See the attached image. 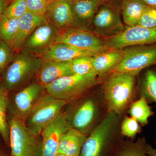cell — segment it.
I'll return each instance as SVG.
<instances>
[{
	"label": "cell",
	"instance_id": "1",
	"mask_svg": "<svg viewBox=\"0 0 156 156\" xmlns=\"http://www.w3.org/2000/svg\"><path fill=\"white\" fill-rule=\"evenodd\" d=\"M41 64L40 57L21 50L14 54L4 71L1 83L9 92L19 90L35 78Z\"/></svg>",
	"mask_w": 156,
	"mask_h": 156
},
{
	"label": "cell",
	"instance_id": "2",
	"mask_svg": "<svg viewBox=\"0 0 156 156\" xmlns=\"http://www.w3.org/2000/svg\"><path fill=\"white\" fill-rule=\"evenodd\" d=\"M117 115L112 112L108 114L90 132L84 142L80 156H111L114 150H118L113 140Z\"/></svg>",
	"mask_w": 156,
	"mask_h": 156
},
{
	"label": "cell",
	"instance_id": "3",
	"mask_svg": "<svg viewBox=\"0 0 156 156\" xmlns=\"http://www.w3.org/2000/svg\"><path fill=\"white\" fill-rule=\"evenodd\" d=\"M98 82V76L94 72L86 75L73 74L56 79L46 86V91L69 103L83 96Z\"/></svg>",
	"mask_w": 156,
	"mask_h": 156
},
{
	"label": "cell",
	"instance_id": "4",
	"mask_svg": "<svg viewBox=\"0 0 156 156\" xmlns=\"http://www.w3.org/2000/svg\"><path fill=\"white\" fill-rule=\"evenodd\" d=\"M135 82V76L124 73H113L109 77L104 89L109 112H122L131 101Z\"/></svg>",
	"mask_w": 156,
	"mask_h": 156
},
{
	"label": "cell",
	"instance_id": "5",
	"mask_svg": "<svg viewBox=\"0 0 156 156\" xmlns=\"http://www.w3.org/2000/svg\"><path fill=\"white\" fill-rule=\"evenodd\" d=\"M10 144L13 156H42L40 136L32 133L24 121L11 116L9 121Z\"/></svg>",
	"mask_w": 156,
	"mask_h": 156
},
{
	"label": "cell",
	"instance_id": "6",
	"mask_svg": "<svg viewBox=\"0 0 156 156\" xmlns=\"http://www.w3.org/2000/svg\"><path fill=\"white\" fill-rule=\"evenodd\" d=\"M68 103L46 92L26 118V126L32 133L40 136L45 127L61 113Z\"/></svg>",
	"mask_w": 156,
	"mask_h": 156
},
{
	"label": "cell",
	"instance_id": "7",
	"mask_svg": "<svg viewBox=\"0 0 156 156\" xmlns=\"http://www.w3.org/2000/svg\"><path fill=\"white\" fill-rule=\"evenodd\" d=\"M122 58L113 69V73L134 76L156 64V44L132 46L124 48Z\"/></svg>",
	"mask_w": 156,
	"mask_h": 156
},
{
	"label": "cell",
	"instance_id": "8",
	"mask_svg": "<svg viewBox=\"0 0 156 156\" xmlns=\"http://www.w3.org/2000/svg\"><path fill=\"white\" fill-rule=\"evenodd\" d=\"M109 49H122L132 46L156 44V28L140 25L127 26L122 31L103 40Z\"/></svg>",
	"mask_w": 156,
	"mask_h": 156
},
{
	"label": "cell",
	"instance_id": "9",
	"mask_svg": "<svg viewBox=\"0 0 156 156\" xmlns=\"http://www.w3.org/2000/svg\"><path fill=\"white\" fill-rule=\"evenodd\" d=\"M46 92V86L37 81L18 90L11 101L9 100V110L11 116L24 121Z\"/></svg>",
	"mask_w": 156,
	"mask_h": 156
},
{
	"label": "cell",
	"instance_id": "10",
	"mask_svg": "<svg viewBox=\"0 0 156 156\" xmlns=\"http://www.w3.org/2000/svg\"><path fill=\"white\" fill-rule=\"evenodd\" d=\"M57 43L68 44L98 54L110 50L105 46L103 39L91 31L80 28H69L59 30L55 44Z\"/></svg>",
	"mask_w": 156,
	"mask_h": 156
},
{
	"label": "cell",
	"instance_id": "11",
	"mask_svg": "<svg viewBox=\"0 0 156 156\" xmlns=\"http://www.w3.org/2000/svg\"><path fill=\"white\" fill-rule=\"evenodd\" d=\"M90 27L93 33L104 39L120 33L125 28L119 13L105 4L95 12Z\"/></svg>",
	"mask_w": 156,
	"mask_h": 156
},
{
	"label": "cell",
	"instance_id": "12",
	"mask_svg": "<svg viewBox=\"0 0 156 156\" xmlns=\"http://www.w3.org/2000/svg\"><path fill=\"white\" fill-rule=\"evenodd\" d=\"M59 31L48 20L37 27L31 34L21 50L39 57L55 44Z\"/></svg>",
	"mask_w": 156,
	"mask_h": 156
},
{
	"label": "cell",
	"instance_id": "13",
	"mask_svg": "<svg viewBox=\"0 0 156 156\" xmlns=\"http://www.w3.org/2000/svg\"><path fill=\"white\" fill-rule=\"evenodd\" d=\"M70 128L88 135L93 129L97 115V107L92 98L82 101L74 108L65 112Z\"/></svg>",
	"mask_w": 156,
	"mask_h": 156
},
{
	"label": "cell",
	"instance_id": "14",
	"mask_svg": "<svg viewBox=\"0 0 156 156\" xmlns=\"http://www.w3.org/2000/svg\"><path fill=\"white\" fill-rule=\"evenodd\" d=\"M70 128L65 112H62L42 131V156H56L62 136Z\"/></svg>",
	"mask_w": 156,
	"mask_h": 156
},
{
	"label": "cell",
	"instance_id": "15",
	"mask_svg": "<svg viewBox=\"0 0 156 156\" xmlns=\"http://www.w3.org/2000/svg\"><path fill=\"white\" fill-rule=\"evenodd\" d=\"M46 19L59 30L79 28L73 11V0H54L45 15Z\"/></svg>",
	"mask_w": 156,
	"mask_h": 156
},
{
	"label": "cell",
	"instance_id": "16",
	"mask_svg": "<svg viewBox=\"0 0 156 156\" xmlns=\"http://www.w3.org/2000/svg\"><path fill=\"white\" fill-rule=\"evenodd\" d=\"M98 54L95 52L80 49L68 44L57 43L52 45L39 57L42 61L63 62L71 61L81 56H94Z\"/></svg>",
	"mask_w": 156,
	"mask_h": 156
},
{
	"label": "cell",
	"instance_id": "17",
	"mask_svg": "<svg viewBox=\"0 0 156 156\" xmlns=\"http://www.w3.org/2000/svg\"><path fill=\"white\" fill-rule=\"evenodd\" d=\"M48 21L45 16L27 11L19 19L18 29L11 48L15 53L21 51L27 39L37 27Z\"/></svg>",
	"mask_w": 156,
	"mask_h": 156
},
{
	"label": "cell",
	"instance_id": "18",
	"mask_svg": "<svg viewBox=\"0 0 156 156\" xmlns=\"http://www.w3.org/2000/svg\"><path fill=\"white\" fill-rule=\"evenodd\" d=\"M105 0H73V11L78 27L89 30L92 18Z\"/></svg>",
	"mask_w": 156,
	"mask_h": 156
},
{
	"label": "cell",
	"instance_id": "19",
	"mask_svg": "<svg viewBox=\"0 0 156 156\" xmlns=\"http://www.w3.org/2000/svg\"><path fill=\"white\" fill-rule=\"evenodd\" d=\"M73 74L70 61L63 62L42 61L41 66L35 79L39 83L47 86L56 79Z\"/></svg>",
	"mask_w": 156,
	"mask_h": 156
},
{
	"label": "cell",
	"instance_id": "20",
	"mask_svg": "<svg viewBox=\"0 0 156 156\" xmlns=\"http://www.w3.org/2000/svg\"><path fill=\"white\" fill-rule=\"evenodd\" d=\"M87 135L74 128H70L60 139L57 154L69 156H80Z\"/></svg>",
	"mask_w": 156,
	"mask_h": 156
},
{
	"label": "cell",
	"instance_id": "21",
	"mask_svg": "<svg viewBox=\"0 0 156 156\" xmlns=\"http://www.w3.org/2000/svg\"><path fill=\"white\" fill-rule=\"evenodd\" d=\"M124 53V49H110L93 56L94 72L100 76L112 71Z\"/></svg>",
	"mask_w": 156,
	"mask_h": 156
},
{
	"label": "cell",
	"instance_id": "22",
	"mask_svg": "<svg viewBox=\"0 0 156 156\" xmlns=\"http://www.w3.org/2000/svg\"><path fill=\"white\" fill-rule=\"evenodd\" d=\"M147 5L142 0H124L122 13L124 22L127 26L138 25Z\"/></svg>",
	"mask_w": 156,
	"mask_h": 156
},
{
	"label": "cell",
	"instance_id": "23",
	"mask_svg": "<svg viewBox=\"0 0 156 156\" xmlns=\"http://www.w3.org/2000/svg\"><path fill=\"white\" fill-rule=\"evenodd\" d=\"M9 92L0 83V134L6 145L10 144V131L7 112L9 109Z\"/></svg>",
	"mask_w": 156,
	"mask_h": 156
},
{
	"label": "cell",
	"instance_id": "24",
	"mask_svg": "<svg viewBox=\"0 0 156 156\" xmlns=\"http://www.w3.org/2000/svg\"><path fill=\"white\" fill-rule=\"evenodd\" d=\"M128 113L131 118L142 126L147 125L149 119L154 115L151 107L143 96H140L138 100L132 103Z\"/></svg>",
	"mask_w": 156,
	"mask_h": 156
},
{
	"label": "cell",
	"instance_id": "25",
	"mask_svg": "<svg viewBox=\"0 0 156 156\" xmlns=\"http://www.w3.org/2000/svg\"><path fill=\"white\" fill-rule=\"evenodd\" d=\"M147 144L145 137H139L134 142L123 141L120 144L116 156H148L146 151Z\"/></svg>",
	"mask_w": 156,
	"mask_h": 156
},
{
	"label": "cell",
	"instance_id": "26",
	"mask_svg": "<svg viewBox=\"0 0 156 156\" xmlns=\"http://www.w3.org/2000/svg\"><path fill=\"white\" fill-rule=\"evenodd\" d=\"M140 96L146 98L148 103H156V70L147 69L140 81Z\"/></svg>",
	"mask_w": 156,
	"mask_h": 156
},
{
	"label": "cell",
	"instance_id": "27",
	"mask_svg": "<svg viewBox=\"0 0 156 156\" xmlns=\"http://www.w3.org/2000/svg\"><path fill=\"white\" fill-rule=\"evenodd\" d=\"M18 23L19 19L10 18L5 14H2L0 16V41L11 47L17 34Z\"/></svg>",
	"mask_w": 156,
	"mask_h": 156
},
{
	"label": "cell",
	"instance_id": "28",
	"mask_svg": "<svg viewBox=\"0 0 156 156\" xmlns=\"http://www.w3.org/2000/svg\"><path fill=\"white\" fill-rule=\"evenodd\" d=\"M93 56L77 57L70 61V67L74 74L86 75L94 73Z\"/></svg>",
	"mask_w": 156,
	"mask_h": 156
},
{
	"label": "cell",
	"instance_id": "29",
	"mask_svg": "<svg viewBox=\"0 0 156 156\" xmlns=\"http://www.w3.org/2000/svg\"><path fill=\"white\" fill-rule=\"evenodd\" d=\"M27 11V0H13L7 6L3 14L10 18L19 19Z\"/></svg>",
	"mask_w": 156,
	"mask_h": 156
},
{
	"label": "cell",
	"instance_id": "30",
	"mask_svg": "<svg viewBox=\"0 0 156 156\" xmlns=\"http://www.w3.org/2000/svg\"><path fill=\"white\" fill-rule=\"evenodd\" d=\"M141 131V126L136 120L131 117H126L121 126V133L124 136L134 138Z\"/></svg>",
	"mask_w": 156,
	"mask_h": 156
},
{
	"label": "cell",
	"instance_id": "31",
	"mask_svg": "<svg viewBox=\"0 0 156 156\" xmlns=\"http://www.w3.org/2000/svg\"><path fill=\"white\" fill-rule=\"evenodd\" d=\"M14 53L11 46L0 41V79L4 71L13 59Z\"/></svg>",
	"mask_w": 156,
	"mask_h": 156
},
{
	"label": "cell",
	"instance_id": "32",
	"mask_svg": "<svg viewBox=\"0 0 156 156\" xmlns=\"http://www.w3.org/2000/svg\"><path fill=\"white\" fill-rule=\"evenodd\" d=\"M54 0H27L28 11L45 16L50 4Z\"/></svg>",
	"mask_w": 156,
	"mask_h": 156
},
{
	"label": "cell",
	"instance_id": "33",
	"mask_svg": "<svg viewBox=\"0 0 156 156\" xmlns=\"http://www.w3.org/2000/svg\"><path fill=\"white\" fill-rule=\"evenodd\" d=\"M138 25L148 28H156V9L147 6Z\"/></svg>",
	"mask_w": 156,
	"mask_h": 156
},
{
	"label": "cell",
	"instance_id": "34",
	"mask_svg": "<svg viewBox=\"0 0 156 156\" xmlns=\"http://www.w3.org/2000/svg\"><path fill=\"white\" fill-rule=\"evenodd\" d=\"M146 153L148 156H156V149L149 144L147 143L146 148Z\"/></svg>",
	"mask_w": 156,
	"mask_h": 156
},
{
	"label": "cell",
	"instance_id": "35",
	"mask_svg": "<svg viewBox=\"0 0 156 156\" xmlns=\"http://www.w3.org/2000/svg\"><path fill=\"white\" fill-rule=\"evenodd\" d=\"M7 2L8 0H0V16L4 13L7 7Z\"/></svg>",
	"mask_w": 156,
	"mask_h": 156
},
{
	"label": "cell",
	"instance_id": "36",
	"mask_svg": "<svg viewBox=\"0 0 156 156\" xmlns=\"http://www.w3.org/2000/svg\"><path fill=\"white\" fill-rule=\"evenodd\" d=\"M142 1L147 5L156 9V0H142Z\"/></svg>",
	"mask_w": 156,
	"mask_h": 156
},
{
	"label": "cell",
	"instance_id": "37",
	"mask_svg": "<svg viewBox=\"0 0 156 156\" xmlns=\"http://www.w3.org/2000/svg\"><path fill=\"white\" fill-rule=\"evenodd\" d=\"M56 156H69L67 155L64 154L58 153L56 155Z\"/></svg>",
	"mask_w": 156,
	"mask_h": 156
},
{
	"label": "cell",
	"instance_id": "38",
	"mask_svg": "<svg viewBox=\"0 0 156 156\" xmlns=\"http://www.w3.org/2000/svg\"><path fill=\"white\" fill-rule=\"evenodd\" d=\"M0 156H5L3 155V154H1V153H0Z\"/></svg>",
	"mask_w": 156,
	"mask_h": 156
},
{
	"label": "cell",
	"instance_id": "39",
	"mask_svg": "<svg viewBox=\"0 0 156 156\" xmlns=\"http://www.w3.org/2000/svg\"><path fill=\"white\" fill-rule=\"evenodd\" d=\"M13 1V0H10V1H11H11Z\"/></svg>",
	"mask_w": 156,
	"mask_h": 156
},
{
	"label": "cell",
	"instance_id": "40",
	"mask_svg": "<svg viewBox=\"0 0 156 156\" xmlns=\"http://www.w3.org/2000/svg\"><path fill=\"white\" fill-rule=\"evenodd\" d=\"M155 144H156V140H155Z\"/></svg>",
	"mask_w": 156,
	"mask_h": 156
},
{
	"label": "cell",
	"instance_id": "41",
	"mask_svg": "<svg viewBox=\"0 0 156 156\" xmlns=\"http://www.w3.org/2000/svg\"></svg>",
	"mask_w": 156,
	"mask_h": 156
}]
</instances>
